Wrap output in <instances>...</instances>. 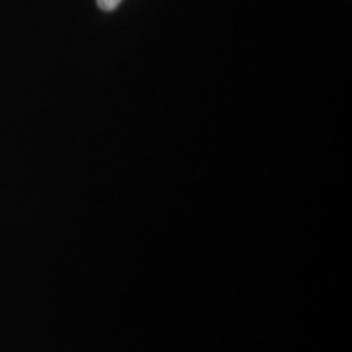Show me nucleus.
Returning a JSON list of instances; mask_svg holds the SVG:
<instances>
[{
	"label": "nucleus",
	"mask_w": 352,
	"mask_h": 352,
	"mask_svg": "<svg viewBox=\"0 0 352 352\" xmlns=\"http://www.w3.org/2000/svg\"><path fill=\"white\" fill-rule=\"evenodd\" d=\"M121 2H122V0H96L98 7L101 8V10H104V12L114 10V8L120 6Z\"/></svg>",
	"instance_id": "nucleus-1"
}]
</instances>
